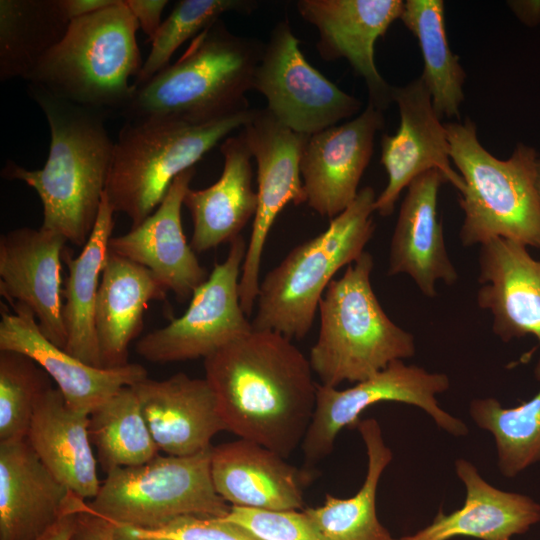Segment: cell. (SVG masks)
Returning a JSON list of instances; mask_svg holds the SVG:
<instances>
[{
  "mask_svg": "<svg viewBox=\"0 0 540 540\" xmlns=\"http://www.w3.org/2000/svg\"><path fill=\"white\" fill-rule=\"evenodd\" d=\"M226 431L287 458L311 422L317 383L292 340L252 330L204 359Z\"/></svg>",
  "mask_w": 540,
  "mask_h": 540,
  "instance_id": "1",
  "label": "cell"
},
{
  "mask_svg": "<svg viewBox=\"0 0 540 540\" xmlns=\"http://www.w3.org/2000/svg\"><path fill=\"white\" fill-rule=\"evenodd\" d=\"M27 92L48 122V158L37 170L8 160L1 176L33 188L43 207L41 227L83 248L96 224L112 162L115 141L105 127L109 116L35 85L28 84Z\"/></svg>",
  "mask_w": 540,
  "mask_h": 540,
  "instance_id": "2",
  "label": "cell"
},
{
  "mask_svg": "<svg viewBox=\"0 0 540 540\" xmlns=\"http://www.w3.org/2000/svg\"><path fill=\"white\" fill-rule=\"evenodd\" d=\"M263 47L257 38L234 34L220 19L174 63L136 86L120 115L205 123L248 110L246 94Z\"/></svg>",
  "mask_w": 540,
  "mask_h": 540,
  "instance_id": "3",
  "label": "cell"
},
{
  "mask_svg": "<svg viewBox=\"0 0 540 540\" xmlns=\"http://www.w3.org/2000/svg\"><path fill=\"white\" fill-rule=\"evenodd\" d=\"M138 29L124 0L74 19L25 80L73 104L121 114L135 90L130 78L143 65Z\"/></svg>",
  "mask_w": 540,
  "mask_h": 540,
  "instance_id": "4",
  "label": "cell"
},
{
  "mask_svg": "<svg viewBox=\"0 0 540 540\" xmlns=\"http://www.w3.org/2000/svg\"><path fill=\"white\" fill-rule=\"evenodd\" d=\"M445 128L451 161L465 183L459 197L464 212L461 244L504 238L540 249L539 152L519 142L510 157L501 160L481 145L471 119L445 123Z\"/></svg>",
  "mask_w": 540,
  "mask_h": 540,
  "instance_id": "5",
  "label": "cell"
},
{
  "mask_svg": "<svg viewBox=\"0 0 540 540\" xmlns=\"http://www.w3.org/2000/svg\"><path fill=\"white\" fill-rule=\"evenodd\" d=\"M373 266L372 255L364 251L320 300L319 335L308 359L323 386L358 383L416 352L414 336L380 305L370 280Z\"/></svg>",
  "mask_w": 540,
  "mask_h": 540,
  "instance_id": "6",
  "label": "cell"
},
{
  "mask_svg": "<svg viewBox=\"0 0 540 540\" xmlns=\"http://www.w3.org/2000/svg\"><path fill=\"white\" fill-rule=\"evenodd\" d=\"M254 108L205 123L168 118L125 120L114 143L104 195L131 228L141 224L164 199L174 179L221 140L244 127Z\"/></svg>",
  "mask_w": 540,
  "mask_h": 540,
  "instance_id": "7",
  "label": "cell"
},
{
  "mask_svg": "<svg viewBox=\"0 0 540 540\" xmlns=\"http://www.w3.org/2000/svg\"><path fill=\"white\" fill-rule=\"evenodd\" d=\"M375 191L366 186L327 229L293 248L259 284L253 330L290 340L310 331L320 300L334 275L355 262L375 231Z\"/></svg>",
  "mask_w": 540,
  "mask_h": 540,
  "instance_id": "8",
  "label": "cell"
},
{
  "mask_svg": "<svg viewBox=\"0 0 540 540\" xmlns=\"http://www.w3.org/2000/svg\"><path fill=\"white\" fill-rule=\"evenodd\" d=\"M211 448L112 469L88 507L120 527L143 531L184 516L223 518L231 506L214 488Z\"/></svg>",
  "mask_w": 540,
  "mask_h": 540,
  "instance_id": "9",
  "label": "cell"
},
{
  "mask_svg": "<svg viewBox=\"0 0 540 540\" xmlns=\"http://www.w3.org/2000/svg\"><path fill=\"white\" fill-rule=\"evenodd\" d=\"M450 387L448 375L428 372L416 365L396 360L373 376L339 390L317 384L313 416L301 444L306 463L327 457L334 448L339 432L356 428L360 415L369 407L385 401L416 406L425 411L435 424L453 436H465L468 427L439 405L436 396Z\"/></svg>",
  "mask_w": 540,
  "mask_h": 540,
  "instance_id": "10",
  "label": "cell"
},
{
  "mask_svg": "<svg viewBox=\"0 0 540 540\" xmlns=\"http://www.w3.org/2000/svg\"><path fill=\"white\" fill-rule=\"evenodd\" d=\"M252 90L266 109L292 131L310 136L357 116L362 102L313 67L299 48L287 20L278 22L264 43Z\"/></svg>",
  "mask_w": 540,
  "mask_h": 540,
  "instance_id": "11",
  "label": "cell"
},
{
  "mask_svg": "<svg viewBox=\"0 0 540 540\" xmlns=\"http://www.w3.org/2000/svg\"><path fill=\"white\" fill-rule=\"evenodd\" d=\"M228 254L192 294L185 313L136 344V352L153 363L205 359L253 330L241 307L239 281L247 244L239 235Z\"/></svg>",
  "mask_w": 540,
  "mask_h": 540,
  "instance_id": "12",
  "label": "cell"
},
{
  "mask_svg": "<svg viewBox=\"0 0 540 540\" xmlns=\"http://www.w3.org/2000/svg\"><path fill=\"white\" fill-rule=\"evenodd\" d=\"M257 164V208L239 281L240 303L253 311L260 284L264 246L275 219L289 203H306L300 160L307 139L280 123L266 108L255 109L241 128Z\"/></svg>",
  "mask_w": 540,
  "mask_h": 540,
  "instance_id": "13",
  "label": "cell"
},
{
  "mask_svg": "<svg viewBox=\"0 0 540 540\" xmlns=\"http://www.w3.org/2000/svg\"><path fill=\"white\" fill-rule=\"evenodd\" d=\"M392 99L398 106L400 124L395 134L381 138V164L388 181L376 197L375 212L391 215L403 191L419 175L438 170L460 193L465 183L451 166L450 144L445 124L434 110L421 78L404 86H393Z\"/></svg>",
  "mask_w": 540,
  "mask_h": 540,
  "instance_id": "14",
  "label": "cell"
},
{
  "mask_svg": "<svg viewBox=\"0 0 540 540\" xmlns=\"http://www.w3.org/2000/svg\"><path fill=\"white\" fill-rule=\"evenodd\" d=\"M384 124L383 111L368 103L356 117L307 136L300 173L311 209L332 219L349 207Z\"/></svg>",
  "mask_w": 540,
  "mask_h": 540,
  "instance_id": "15",
  "label": "cell"
},
{
  "mask_svg": "<svg viewBox=\"0 0 540 540\" xmlns=\"http://www.w3.org/2000/svg\"><path fill=\"white\" fill-rule=\"evenodd\" d=\"M402 0H298L299 15L319 34L316 44L325 61L346 59L367 87L369 102L379 110L392 99L393 86L379 73L374 47L400 18Z\"/></svg>",
  "mask_w": 540,
  "mask_h": 540,
  "instance_id": "16",
  "label": "cell"
},
{
  "mask_svg": "<svg viewBox=\"0 0 540 540\" xmlns=\"http://www.w3.org/2000/svg\"><path fill=\"white\" fill-rule=\"evenodd\" d=\"M10 304L12 311L1 304L0 351L21 353L36 362L73 410L90 415L122 388L148 378L147 370L138 363L101 368L82 362L43 335L27 306Z\"/></svg>",
  "mask_w": 540,
  "mask_h": 540,
  "instance_id": "17",
  "label": "cell"
},
{
  "mask_svg": "<svg viewBox=\"0 0 540 540\" xmlns=\"http://www.w3.org/2000/svg\"><path fill=\"white\" fill-rule=\"evenodd\" d=\"M67 240L44 229L21 227L0 237V293L35 315L43 335L65 349L61 261Z\"/></svg>",
  "mask_w": 540,
  "mask_h": 540,
  "instance_id": "18",
  "label": "cell"
},
{
  "mask_svg": "<svg viewBox=\"0 0 540 540\" xmlns=\"http://www.w3.org/2000/svg\"><path fill=\"white\" fill-rule=\"evenodd\" d=\"M195 167L178 175L156 210L129 232L111 237L109 251L149 269L179 302L208 278L196 252L187 243L181 208Z\"/></svg>",
  "mask_w": 540,
  "mask_h": 540,
  "instance_id": "19",
  "label": "cell"
},
{
  "mask_svg": "<svg viewBox=\"0 0 540 540\" xmlns=\"http://www.w3.org/2000/svg\"><path fill=\"white\" fill-rule=\"evenodd\" d=\"M478 306L492 315L503 342L533 336L540 343V257L520 242L496 238L480 245Z\"/></svg>",
  "mask_w": 540,
  "mask_h": 540,
  "instance_id": "20",
  "label": "cell"
},
{
  "mask_svg": "<svg viewBox=\"0 0 540 540\" xmlns=\"http://www.w3.org/2000/svg\"><path fill=\"white\" fill-rule=\"evenodd\" d=\"M446 182L438 170H429L407 187L389 247V276L407 274L421 293L436 296V282L451 286L458 280L438 216V193Z\"/></svg>",
  "mask_w": 540,
  "mask_h": 540,
  "instance_id": "21",
  "label": "cell"
},
{
  "mask_svg": "<svg viewBox=\"0 0 540 540\" xmlns=\"http://www.w3.org/2000/svg\"><path fill=\"white\" fill-rule=\"evenodd\" d=\"M159 451L187 456L211 447V439L226 431L216 396L205 378L183 372L164 380L132 386Z\"/></svg>",
  "mask_w": 540,
  "mask_h": 540,
  "instance_id": "22",
  "label": "cell"
},
{
  "mask_svg": "<svg viewBox=\"0 0 540 540\" xmlns=\"http://www.w3.org/2000/svg\"><path fill=\"white\" fill-rule=\"evenodd\" d=\"M278 453L239 438L211 448V478L216 492L230 506L285 511L304 505L310 479Z\"/></svg>",
  "mask_w": 540,
  "mask_h": 540,
  "instance_id": "23",
  "label": "cell"
},
{
  "mask_svg": "<svg viewBox=\"0 0 540 540\" xmlns=\"http://www.w3.org/2000/svg\"><path fill=\"white\" fill-rule=\"evenodd\" d=\"M455 472L466 489L463 506L449 514L439 509L428 526L399 540H511L540 522V504L530 496L494 487L464 458Z\"/></svg>",
  "mask_w": 540,
  "mask_h": 540,
  "instance_id": "24",
  "label": "cell"
},
{
  "mask_svg": "<svg viewBox=\"0 0 540 540\" xmlns=\"http://www.w3.org/2000/svg\"><path fill=\"white\" fill-rule=\"evenodd\" d=\"M71 493L25 439L0 442V540H38Z\"/></svg>",
  "mask_w": 540,
  "mask_h": 540,
  "instance_id": "25",
  "label": "cell"
},
{
  "mask_svg": "<svg viewBox=\"0 0 540 540\" xmlns=\"http://www.w3.org/2000/svg\"><path fill=\"white\" fill-rule=\"evenodd\" d=\"M224 158L219 179L203 189L189 188L183 205L193 222L190 241L196 253L230 243L255 215L257 192L252 188V154L242 131L220 145Z\"/></svg>",
  "mask_w": 540,
  "mask_h": 540,
  "instance_id": "26",
  "label": "cell"
},
{
  "mask_svg": "<svg viewBox=\"0 0 540 540\" xmlns=\"http://www.w3.org/2000/svg\"><path fill=\"white\" fill-rule=\"evenodd\" d=\"M44 466L81 499H93L101 486L92 451L89 415L70 408L52 386L39 397L26 436Z\"/></svg>",
  "mask_w": 540,
  "mask_h": 540,
  "instance_id": "27",
  "label": "cell"
},
{
  "mask_svg": "<svg viewBox=\"0 0 540 540\" xmlns=\"http://www.w3.org/2000/svg\"><path fill=\"white\" fill-rule=\"evenodd\" d=\"M168 290L146 267L109 251L95 311V329L103 368L128 364V348L143 328L152 301H165Z\"/></svg>",
  "mask_w": 540,
  "mask_h": 540,
  "instance_id": "28",
  "label": "cell"
},
{
  "mask_svg": "<svg viewBox=\"0 0 540 540\" xmlns=\"http://www.w3.org/2000/svg\"><path fill=\"white\" fill-rule=\"evenodd\" d=\"M114 210L104 193L94 229L76 257L63 252L68 276L63 289V318L67 333L65 350L94 366L102 367L95 329V311L101 276L109 254Z\"/></svg>",
  "mask_w": 540,
  "mask_h": 540,
  "instance_id": "29",
  "label": "cell"
},
{
  "mask_svg": "<svg viewBox=\"0 0 540 540\" xmlns=\"http://www.w3.org/2000/svg\"><path fill=\"white\" fill-rule=\"evenodd\" d=\"M367 454V471L361 488L349 498L326 494L323 505L304 511L328 540H399L381 524L376 511L380 478L393 459L381 427L374 418L356 427Z\"/></svg>",
  "mask_w": 540,
  "mask_h": 540,
  "instance_id": "30",
  "label": "cell"
},
{
  "mask_svg": "<svg viewBox=\"0 0 540 540\" xmlns=\"http://www.w3.org/2000/svg\"><path fill=\"white\" fill-rule=\"evenodd\" d=\"M70 22L60 0H0V80H25Z\"/></svg>",
  "mask_w": 540,
  "mask_h": 540,
  "instance_id": "31",
  "label": "cell"
},
{
  "mask_svg": "<svg viewBox=\"0 0 540 540\" xmlns=\"http://www.w3.org/2000/svg\"><path fill=\"white\" fill-rule=\"evenodd\" d=\"M416 37L423 57L421 80L435 112L459 119L466 74L449 46L442 0H406L399 18Z\"/></svg>",
  "mask_w": 540,
  "mask_h": 540,
  "instance_id": "32",
  "label": "cell"
},
{
  "mask_svg": "<svg viewBox=\"0 0 540 540\" xmlns=\"http://www.w3.org/2000/svg\"><path fill=\"white\" fill-rule=\"evenodd\" d=\"M89 434L105 473L142 465L159 455L132 386L122 388L89 415Z\"/></svg>",
  "mask_w": 540,
  "mask_h": 540,
  "instance_id": "33",
  "label": "cell"
},
{
  "mask_svg": "<svg viewBox=\"0 0 540 540\" xmlns=\"http://www.w3.org/2000/svg\"><path fill=\"white\" fill-rule=\"evenodd\" d=\"M540 382V358L534 368ZM474 423L494 438L497 465L506 478H514L540 462V389L528 401L506 408L492 397L470 402Z\"/></svg>",
  "mask_w": 540,
  "mask_h": 540,
  "instance_id": "34",
  "label": "cell"
},
{
  "mask_svg": "<svg viewBox=\"0 0 540 540\" xmlns=\"http://www.w3.org/2000/svg\"><path fill=\"white\" fill-rule=\"evenodd\" d=\"M257 7L251 0H180L162 22L151 43L134 86L141 85L170 65L176 50L229 12L250 14Z\"/></svg>",
  "mask_w": 540,
  "mask_h": 540,
  "instance_id": "35",
  "label": "cell"
},
{
  "mask_svg": "<svg viewBox=\"0 0 540 540\" xmlns=\"http://www.w3.org/2000/svg\"><path fill=\"white\" fill-rule=\"evenodd\" d=\"M49 387L48 374L31 358L0 351V442L26 439L36 403Z\"/></svg>",
  "mask_w": 540,
  "mask_h": 540,
  "instance_id": "36",
  "label": "cell"
},
{
  "mask_svg": "<svg viewBox=\"0 0 540 540\" xmlns=\"http://www.w3.org/2000/svg\"><path fill=\"white\" fill-rule=\"evenodd\" d=\"M262 540H328L305 511H273L231 506L223 517Z\"/></svg>",
  "mask_w": 540,
  "mask_h": 540,
  "instance_id": "37",
  "label": "cell"
},
{
  "mask_svg": "<svg viewBox=\"0 0 540 540\" xmlns=\"http://www.w3.org/2000/svg\"><path fill=\"white\" fill-rule=\"evenodd\" d=\"M121 529L129 540L146 537L173 540H262L241 525L219 517L184 516L153 531Z\"/></svg>",
  "mask_w": 540,
  "mask_h": 540,
  "instance_id": "38",
  "label": "cell"
},
{
  "mask_svg": "<svg viewBox=\"0 0 540 540\" xmlns=\"http://www.w3.org/2000/svg\"><path fill=\"white\" fill-rule=\"evenodd\" d=\"M70 540H129L120 526L94 513L86 503L79 512Z\"/></svg>",
  "mask_w": 540,
  "mask_h": 540,
  "instance_id": "39",
  "label": "cell"
},
{
  "mask_svg": "<svg viewBox=\"0 0 540 540\" xmlns=\"http://www.w3.org/2000/svg\"><path fill=\"white\" fill-rule=\"evenodd\" d=\"M135 17L139 28L151 42L162 24L161 15L169 1L167 0H124Z\"/></svg>",
  "mask_w": 540,
  "mask_h": 540,
  "instance_id": "40",
  "label": "cell"
},
{
  "mask_svg": "<svg viewBox=\"0 0 540 540\" xmlns=\"http://www.w3.org/2000/svg\"><path fill=\"white\" fill-rule=\"evenodd\" d=\"M85 504V500L71 493L56 522L38 540H70Z\"/></svg>",
  "mask_w": 540,
  "mask_h": 540,
  "instance_id": "41",
  "label": "cell"
},
{
  "mask_svg": "<svg viewBox=\"0 0 540 540\" xmlns=\"http://www.w3.org/2000/svg\"><path fill=\"white\" fill-rule=\"evenodd\" d=\"M118 0H60V6L66 17L72 21L102 9H105Z\"/></svg>",
  "mask_w": 540,
  "mask_h": 540,
  "instance_id": "42",
  "label": "cell"
},
{
  "mask_svg": "<svg viewBox=\"0 0 540 540\" xmlns=\"http://www.w3.org/2000/svg\"><path fill=\"white\" fill-rule=\"evenodd\" d=\"M516 17L529 27L540 23V0H520L508 2Z\"/></svg>",
  "mask_w": 540,
  "mask_h": 540,
  "instance_id": "43",
  "label": "cell"
},
{
  "mask_svg": "<svg viewBox=\"0 0 540 540\" xmlns=\"http://www.w3.org/2000/svg\"><path fill=\"white\" fill-rule=\"evenodd\" d=\"M537 190H538V196L540 200V152L538 154V160H537Z\"/></svg>",
  "mask_w": 540,
  "mask_h": 540,
  "instance_id": "44",
  "label": "cell"
},
{
  "mask_svg": "<svg viewBox=\"0 0 540 540\" xmlns=\"http://www.w3.org/2000/svg\"><path fill=\"white\" fill-rule=\"evenodd\" d=\"M137 540H173V539L164 538V537H146V538H141Z\"/></svg>",
  "mask_w": 540,
  "mask_h": 540,
  "instance_id": "45",
  "label": "cell"
}]
</instances>
